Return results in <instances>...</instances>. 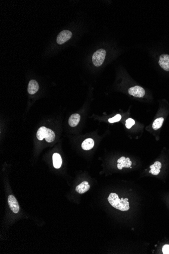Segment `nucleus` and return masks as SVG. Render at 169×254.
<instances>
[{
  "mask_svg": "<svg viewBox=\"0 0 169 254\" xmlns=\"http://www.w3.org/2000/svg\"><path fill=\"white\" fill-rule=\"evenodd\" d=\"M53 164L55 168L58 169L61 167L63 163V160L59 154L55 153L53 155Z\"/></svg>",
  "mask_w": 169,
  "mask_h": 254,
  "instance_id": "f8f14e48",
  "label": "nucleus"
},
{
  "mask_svg": "<svg viewBox=\"0 0 169 254\" xmlns=\"http://www.w3.org/2000/svg\"><path fill=\"white\" fill-rule=\"evenodd\" d=\"M81 119L80 115L78 114H73L69 118V124L71 127H76L79 123Z\"/></svg>",
  "mask_w": 169,
  "mask_h": 254,
  "instance_id": "9d476101",
  "label": "nucleus"
},
{
  "mask_svg": "<svg viewBox=\"0 0 169 254\" xmlns=\"http://www.w3.org/2000/svg\"><path fill=\"white\" fill-rule=\"evenodd\" d=\"M135 123V121L134 119H133L132 118H128V119H127L126 121L125 125L127 129H131L132 126L134 125Z\"/></svg>",
  "mask_w": 169,
  "mask_h": 254,
  "instance_id": "dca6fc26",
  "label": "nucleus"
},
{
  "mask_svg": "<svg viewBox=\"0 0 169 254\" xmlns=\"http://www.w3.org/2000/svg\"><path fill=\"white\" fill-rule=\"evenodd\" d=\"M37 137L40 141H42L44 139H45L47 142H51L54 141L55 135L53 131L50 129L42 126L39 129L37 132Z\"/></svg>",
  "mask_w": 169,
  "mask_h": 254,
  "instance_id": "f03ea898",
  "label": "nucleus"
},
{
  "mask_svg": "<svg viewBox=\"0 0 169 254\" xmlns=\"http://www.w3.org/2000/svg\"><path fill=\"white\" fill-rule=\"evenodd\" d=\"M158 63L162 69L166 71H169V55L163 54L161 55Z\"/></svg>",
  "mask_w": 169,
  "mask_h": 254,
  "instance_id": "0eeeda50",
  "label": "nucleus"
},
{
  "mask_svg": "<svg viewBox=\"0 0 169 254\" xmlns=\"http://www.w3.org/2000/svg\"><path fill=\"white\" fill-rule=\"evenodd\" d=\"M94 146V141L92 139H87L82 142V148L84 150H90L93 148Z\"/></svg>",
  "mask_w": 169,
  "mask_h": 254,
  "instance_id": "ddd939ff",
  "label": "nucleus"
},
{
  "mask_svg": "<svg viewBox=\"0 0 169 254\" xmlns=\"http://www.w3.org/2000/svg\"><path fill=\"white\" fill-rule=\"evenodd\" d=\"M72 37V33L68 30H64L60 33L57 37V43L58 44H63L68 40H69Z\"/></svg>",
  "mask_w": 169,
  "mask_h": 254,
  "instance_id": "20e7f679",
  "label": "nucleus"
},
{
  "mask_svg": "<svg viewBox=\"0 0 169 254\" xmlns=\"http://www.w3.org/2000/svg\"><path fill=\"white\" fill-rule=\"evenodd\" d=\"M90 188V186L88 182L87 181H84L76 186V190L78 193L79 194H83L88 191Z\"/></svg>",
  "mask_w": 169,
  "mask_h": 254,
  "instance_id": "1a4fd4ad",
  "label": "nucleus"
},
{
  "mask_svg": "<svg viewBox=\"0 0 169 254\" xmlns=\"http://www.w3.org/2000/svg\"><path fill=\"white\" fill-rule=\"evenodd\" d=\"M161 167V163L159 161H156L154 162V163L150 165V168H151V170L149 173L153 175H155V176L158 175L160 173V170Z\"/></svg>",
  "mask_w": 169,
  "mask_h": 254,
  "instance_id": "9b49d317",
  "label": "nucleus"
},
{
  "mask_svg": "<svg viewBox=\"0 0 169 254\" xmlns=\"http://www.w3.org/2000/svg\"><path fill=\"white\" fill-rule=\"evenodd\" d=\"M132 164V163L130 160L129 158H126V159L123 161L122 162H120V163L117 164V168L119 170H121L123 167H126V168L131 167Z\"/></svg>",
  "mask_w": 169,
  "mask_h": 254,
  "instance_id": "4468645a",
  "label": "nucleus"
},
{
  "mask_svg": "<svg viewBox=\"0 0 169 254\" xmlns=\"http://www.w3.org/2000/svg\"><path fill=\"white\" fill-rule=\"evenodd\" d=\"M108 202L113 208L121 211H127L130 209L129 202L123 198L120 199L117 193H111L108 197Z\"/></svg>",
  "mask_w": 169,
  "mask_h": 254,
  "instance_id": "f257e3e1",
  "label": "nucleus"
},
{
  "mask_svg": "<svg viewBox=\"0 0 169 254\" xmlns=\"http://www.w3.org/2000/svg\"><path fill=\"white\" fill-rule=\"evenodd\" d=\"M128 92L130 95L136 98H142L145 94L144 89L139 86H135L130 88L128 91Z\"/></svg>",
  "mask_w": 169,
  "mask_h": 254,
  "instance_id": "39448f33",
  "label": "nucleus"
},
{
  "mask_svg": "<svg viewBox=\"0 0 169 254\" xmlns=\"http://www.w3.org/2000/svg\"><path fill=\"white\" fill-rule=\"evenodd\" d=\"M121 118H122L121 115H120V114H117V115H116L115 116L113 117V118H110L108 119V122L110 123L117 122H119V121H120Z\"/></svg>",
  "mask_w": 169,
  "mask_h": 254,
  "instance_id": "f3484780",
  "label": "nucleus"
},
{
  "mask_svg": "<svg viewBox=\"0 0 169 254\" xmlns=\"http://www.w3.org/2000/svg\"><path fill=\"white\" fill-rule=\"evenodd\" d=\"M164 121V119L162 117L157 118V119H155L152 123L153 129L154 130H157L158 129H160L163 125Z\"/></svg>",
  "mask_w": 169,
  "mask_h": 254,
  "instance_id": "2eb2a0df",
  "label": "nucleus"
},
{
  "mask_svg": "<svg viewBox=\"0 0 169 254\" xmlns=\"http://www.w3.org/2000/svg\"><path fill=\"white\" fill-rule=\"evenodd\" d=\"M8 202L10 208L13 213L15 214L19 213V205L16 198L13 195H10L8 196Z\"/></svg>",
  "mask_w": 169,
  "mask_h": 254,
  "instance_id": "423d86ee",
  "label": "nucleus"
},
{
  "mask_svg": "<svg viewBox=\"0 0 169 254\" xmlns=\"http://www.w3.org/2000/svg\"><path fill=\"white\" fill-rule=\"evenodd\" d=\"M125 200H126V201H129V200H128V198H125Z\"/></svg>",
  "mask_w": 169,
  "mask_h": 254,
  "instance_id": "aec40b11",
  "label": "nucleus"
},
{
  "mask_svg": "<svg viewBox=\"0 0 169 254\" xmlns=\"http://www.w3.org/2000/svg\"><path fill=\"white\" fill-rule=\"evenodd\" d=\"M163 254H169V245H165L162 249Z\"/></svg>",
  "mask_w": 169,
  "mask_h": 254,
  "instance_id": "a211bd4d",
  "label": "nucleus"
},
{
  "mask_svg": "<svg viewBox=\"0 0 169 254\" xmlns=\"http://www.w3.org/2000/svg\"><path fill=\"white\" fill-rule=\"evenodd\" d=\"M125 159H126V158L125 157H122L120 158V159H118V160H117V163H120V162H122Z\"/></svg>",
  "mask_w": 169,
  "mask_h": 254,
  "instance_id": "6ab92c4d",
  "label": "nucleus"
},
{
  "mask_svg": "<svg viewBox=\"0 0 169 254\" xmlns=\"http://www.w3.org/2000/svg\"><path fill=\"white\" fill-rule=\"evenodd\" d=\"M106 51L103 49H100L96 51L93 54L92 61L95 67H100L102 65L105 60Z\"/></svg>",
  "mask_w": 169,
  "mask_h": 254,
  "instance_id": "7ed1b4c3",
  "label": "nucleus"
},
{
  "mask_svg": "<svg viewBox=\"0 0 169 254\" xmlns=\"http://www.w3.org/2000/svg\"><path fill=\"white\" fill-rule=\"evenodd\" d=\"M39 88L38 83L35 80H32L29 81L28 86V92L30 94H34L38 91Z\"/></svg>",
  "mask_w": 169,
  "mask_h": 254,
  "instance_id": "6e6552de",
  "label": "nucleus"
}]
</instances>
